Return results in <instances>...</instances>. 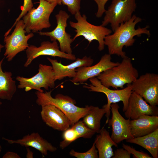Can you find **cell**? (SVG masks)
<instances>
[{"instance_id": "obj_1", "label": "cell", "mask_w": 158, "mask_h": 158, "mask_svg": "<svg viewBox=\"0 0 158 158\" xmlns=\"http://www.w3.org/2000/svg\"><path fill=\"white\" fill-rule=\"evenodd\" d=\"M142 20L141 18L133 15L129 20L120 24L113 34L105 37L104 44L107 47L109 54L116 55L123 59L126 56V53L123 51V47L133 45L135 40L134 38L135 36L140 37L142 34L150 36V34L147 26L135 29L136 24Z\"/></svg>"}, {"instance_id": "obj_2", "label": "cell", "mask_w": 158, "mask_h": 158, "mask_svg": "<svg viewBox=\"0 0 158 158\" xmlns=\"http://www.w3.org/2000/svg\"><path fill=\"white\" fill-rule=\"evenodd\" d=\"M51 92H40L36 91L35 93L37 97V104L41 106L47 104L55 106L66 115L71 126L83 118L90 109V106L86 105L84 107L77 106L75 100L67 95L59 93L53 97Z\"/></svg>"}, {"instance_id": "obj_3", "label": "cell", "mask_w": 158, "mask_h": 158, "mask_svg": "<svg viewBox=\"0 0 158 158\" xmlns=\"http://www.w3.org/2000/svg\"><path fill=\"white\" fill-rule=\"evenodd\" d=\"M138 76V72L131 60L126 56L118 65L104 71L97 78L104 86L117 90L123 88L126 84H131Z\"/></svg>"}, {"instance_id": "obj_4", "label": "cell", "mask_w": 158, "mask_h": 158, "mask_svg": "<svg viewBox=\"0 0 158 158\" xmlns=\"http://www.w3.org/2000/svg\"><path fill=\"white\" fill-rule=\"evenodd\" d=\"M77 20L76 22L70 21V26L75 29L76 34L73 38L74 41L78 37L82 36L90 44L93 40H96L99 43L98 47L99 51L104 48V38L111 34L112 30L102 26H97L92 24L87 20V17L85 14L81 15L80 11L74 15Z\"/></svg>"}, {"instance_id": "obj_5", "label": "cell", "mask_w": 158, "mask_h": 158, "mask_svg": "<svg viewBox=\"0 0 158 158\" xmlns=\"http://www.w3.org/2000/svg\"><path fill=\"white\" fill-rule=\"evenodd\" d=\"M39 4L33 7L22 17L26 33L41 31L51 26L50 16L57 4L50 3L45 0H39Z\"/></svg>"}, {"instance_id": "obj_6", "label": "cell", "mask_w": 158, "mask_h": 158, "mask_svg": "<svg viewBox=\"0 0 158 158\" xmlns=\"http://www.w3.org/2000/svg\"><path fill=\"white\" fill-rule=\"evenodd\" d=\"M89 80L91 84L84 85L83 87L88 89L90 91L103 93L107 97V103L103 107L106 111V124L107 123L109 118L111 104L122 101L123 104V112L125 111L133 92L131 84H127L126 87L120 90H112L102 85L97 77H94Z\"/></svg>"}, {"instance_id": "obj_7", "label": "cell", "mask_w": 158, "mask_h": 158, "mask_svg": "<svg viewBox=\"0 0 158 158\" xmlns=\"http://www.w3.org/2000/svg\"><path fill=\"white\" fill-rule=\"evenodd\" d=\"M136 7L135 0H112L101 25L105 26L110 24L114 32L120 24L131 18Z\"/></svg>"}, {"instance_id": "obj_8", "label": "cell", "mask_w": 158, "mask_h": 158, "mask_svg": "<svg viewBox=\"0 0 158 158\" xmlns=\"http://www.w3.org/2000/svg\"><path fill=\"white\" fill-rule=\"evenodd\" d=\"M16 80L19 82L18 88L24 89L26 92L35 90L40 92H44L42 88L47 90L54 88L56 81L52 66L41 63L35 75L30 78L17 76Z\"/></svg>"}, {"instance_id": "obj_9", "label": "cell", "mask_w": 158, "mask_h": 158, "mask_svg": "<svg viewBox=\"0 0 158 158\" xmlns=\"http://www.w3.org/2000/svg\"><path fill=\"white\" fill-rule=\"evenodd\" d=\"M11 35L4 36L5 51L4 56L8 61H11L19 53L28 47V40L33 37L32 32L25 35L24 24L23 20H18Z\"/></svg>"}, {"instance_id": "obj_10", "label": "cell", "mask_w": 158, "mask_h": 158, "mask_svg": "<svg viewBox=\"0 0 158 158\" xmlns=\"http://www.w3.org/2000/svg\"><path fill=\"white\" fill-rule=\"evenodd\" d=\"M132 90L150 104H158V75L147 73L138 77L131 84Z\"/></svg>"}, {"instance_id": "obj_11", "label": "cell", "mask_w": 158, "mask_h": 158, "mask_svg": "<svg viewBox=\"0 0 158 158\" xmlns=\"http://www.w3.org/2000/svg\"><path fill=\"white\" fill-rule=\"evenodd\" d=\"M55 16L57 22L56 28L50 32L40 31L38 33L41 35L49 37L51 41H58L61 51L68 54H72L71 44L73 41L71 35L66 30L67 26V21L70 15L66 11L60 10Z\"/></svg>"}, {"instance_id": "obj_12", "label": "cell", "mask_w": 158, "mask_h": 158, "mask_svg": "<svg viewBox=\"0 0 158 158\" xmlns=\"http://www.w3.org/2000/svg\"><path fill=\"white\" fill-rule=\"evenodd\" d=\"M25 50L27 59L24 65L25 67H28L34 60L42 56L58 57L71 61H75L76 59L75 55L61 51L57 41H53L52 42L48 41L42 42L39 47L30 45Z\"/></svg>"}, {"instance_id": "obj_13", "label": "cell", "mask_w": 158, "mask_h": 158, "mask_svg": "<svg viewBox=\"0 0 158 158\" xmlns=\"http://www.w3.org/2000/svg\"><path fill=\"white\" fill-rule=\"evenodd\" d=\"M112 117L109 119L108 123L112 127L111 137L116 144H118L124 140L134 138L131 134L130 127V119L124 118L120 113L119 107L117 103L111 105Z\"/></svg>"}, {"instance_id": "obj_14", "label": "cell", "mask_w": 158, "mask_h": 158, "mask_svg": "<svg viewBox=\"0 0 158 158\" xmlns=\"http://www.w3.org/2000/svg\"><path fill=\"white\" fill-rule=\"evenodd\" d=\"M111 55L105 54L98 62L92 66H82L76 68L75 75L71 80L74 84L83 83L90 78L97 77L104 71L118 65L119 62L111 61Z\"/></svg>"}, {"instance_id": "obj_15", "label": "cell", "mask_w": 158, "mask_h": 158, "mask_svg": "<svg viewBox=\"0 0 158 158\" xmlns=\"http://www.w3.org/2000/svg\"><path fill=\"white\" fill-rule=\"evenodd\" d=\"M124 112L127 118L135 120L144 115L158 116V108L157 106L149 104L141 96L133 91Z\"/></svg>"}, {"instance_id": "obj_16", "label": "cell", "mask_w": 158, "mask_h": 158, "mask_svg": "<svg viewBox=\"0 0 158 158\" xmlns=\"http://www.w3.org/2000/svg\"><path fill=\"white\" fill-rule=\"evenodd\" d=\"M41 107V116L47 125L61 131H64L69 128L71 124L69 119L58 108L50 104Z\"/></svg>"}, {"instance_id": "obj_17", "label": "cell", "mask_w": 158, "mask_h": 158, "mask_svg": "<svg viewBox=\"0 0 158 158\" xmlns=\"http://www.w3.org/2000/svg\"><path fill=\"white\" fill-rule=\"evenodd\" d=\"M47 59L52 65L56 80H60L66 77L73 78L76 75V68L82 66H90L94 62L93 59L90 57L86 56L82 59H76L74 62L67 65L62 64L61 61L59 62L56 59L49 57Z\"/></svg>"}, {"instance_id": "obj_18", "label": "cell", "mask_w": 158, "mask_h": 158, "mask_svg": "<svg viewBox=\"0 0 158 158\" xmlns=\"http://www.w3.org/2000/svg\"><path fill=\"white\" fill-rule=\"evenodd\" d=\"M3 139L10 144H19L26 147H31L39 151L44 156H47L48 152H53L57 148L42 138L37 133H33L24 136L22 138L12 140L5 138Z\"/></svg>"}, {"instance_id": "obj_19", "label": "cell", "mask_w": 158, "mask_h": 158, "mask_svg": "<svg viewBox=\"0 0 158 158\" xmlns=\"http://www.w3.org/2000/svg\"><path fill=\"white\" fill-rule=\"evenodd\" d=\"M130 132L134 138L144 136L158 128V116L142 115L130 121Z\"/></svg>"}, {"instance_id": "obj_20", "label": "cell", "mask_w": 158, "mask_h": 158, "mask_svg": "<svg viewBox=\"0 0 158 158\" xmlns=\"http://www.w3.org/2000/svg\"><path fill=\"white\" fill-rule=\"evenodd\" d=\"M95 141L99 158H110L114 155L112 147H118L112 139L109 132L105 128L100 129Z\"/></svg>"}, {"instance_id": "obj_21", "label": "cell", "mask_w": 158, "mask_h": 158, "mask_svg": "<svg viewBox=\"0 0 158 158\" xmlns=\"http://www.w3.org/2000/svg\"><path fill=\"white\" fill-rule=\"evenodd\" d=\"M4 59L0 61V99L11 100L16 91V82L13 79L11 72L3 71Z\"/></svg>"}, {"instance_id": "obj_22", "label": "cell", "mask_w": 158, "mask_h": 158, "mask_svg": "<svg viewBox=\"0 0 158 158\" xmlns=\"http://www.w3.org/2000/svg\"><path fill=\"white\" fill-rule=\"evenodd\" d=\"M126 141L144 148L151 154L153 158L158 157V128L151 133L128 139Z\"/></svg>"}, {"instance_id": "obj_23", "label": "cell", "mask_w": 158, "mask_h": 158, "mask_svg": "<svg viewBox=\"0 0 158 158\" xmlns=\"http://www.w3.org/2000/svg\"><path fill=\"white\" fill-rule=\"evenodd\" d=\"M106 113V111L103 107L100 108L90 105V109L83 118L82 121L90 129L99 133L100 130L101 119Z\"/></svg>"}, {"instance_id": "obj_24", "label": "cell", "mask_w": 158, "mask_h": 158, "mask_svg": "<svg viewBox=\"0 0 158 158\" xmlns=\"http://www.w3.org/2000/svg\"><path fill=\"white\" fill-rule=\"evenodd\" d=\"M71 127L76 133L78 138H90L96 133L87 127L82 121H78Z\"/></svg>"}, {"instance_id": "obj_25", "label": "cell", "mask_w": 158, "mask_h": 158, "mask_svg": "<svg viewBox=\"0 0 158 158\" xmlns=\"http://www.w3.org/2000/svg\"><path fill=\"white\" fill-rule=\"evenodd\" d=\"M63 138V140L60 142L59 144V147L62 149L78 138L76 133L72 127L69 128L64 131Z\"/></svg>"}, {"instance_id": "obj_26", "label": "cell", "mask_w": 158, "mask_h": 158, "mask_svg": "<svg viewBox=\"0 0 158 158\" xmlns=\"http://www.w3.org/2000/svg\"><path fill=\"white\" fill-rule=\"evenodd\" d=\"M70 155L77 158H99L98 152L96 149L95 142L88 150L84 152H79L71 150L69 152Z\"/></svg>"}, {"instance_id": "obj_27", "label": "cell", "mask_w": 158, "mask_h": 158, "mask_svg": "<svg viewBox=\"0 0 158 158\" xmlns=\"http://www.w3.org/2000/svg\"><path fill=\"white\" fill-rule=\"evenodd\" d=\"M62 4L67 6L68 10L71 14L74 15L80 11L81 0H61Z\"/></svg>"}, {"instance_id": "obj_28", "label": "cell", "mask_w": 158, "mask_h": 158, "mask_svg": "<svg viewBox=\"0 0 158 158\" xmlns=\"http://www.w3.org/2000/svg\"><path fill=\"white\" fill-rule=\"evenodd\" d=\"M33 4L32 0H24L23 5L21 8V12L16 19L13 26L10 29V30H12L13 28L15 26L16 23L21 19V18L30 10L33 8Z\"/></svg>"}, {"instance_id": "obj_29", "label": "cell", "mask_w": 158, "mask_h": 158, "mask_svg": "<svg viewBox=\"0 0 158 158\" xmlns=\"http://www.w3.org/2000/svg\"><path fill=\"white\" fill-rule=\"evenodd\" d=\"M122 147L131 154H132L133 157L136 158H152V157L150 156L148 154L143 152L138 151L133 148L126 144H123Z\"/></svg>"}, {"instance_id": "obj_30", "label": "cell", "mask_w": 158, "mask_h": 158, "mask_svg": "<svg viewBox=\"0 0 158 158\" xmlns=\"http://www.w3.org/2000/svg\"><path fill=\"white\" fill-rule=\"evenodd\" d=\"M94 1L97 5L98 9L96 14V16L98 18H101L106 10L105 6L109 0H93Z\"/></svg>"}, {"instance_id": "obj_31", "label": "cell", "mask_w": 158, "mask_h": 158, "mask_svg": "<svg viewBox=\"0 0 158 158\" xmlns=\"http://www.w3.org/2000/svg\"><path fill=\"white\" fill-rule=\"evenodd\" d=\"M131 154L124 148L117 149L114 152L112 158H130Z\"/></svg>"}, {"instance_id": "obj_32", "label": "cell", "mask_w": 158, "mask_h": 158, "mask_svg": "<svg viewBox=\"0 0 158 158\" xmlns=\"http://www.w3.org/2000/svg\"><path fill=\"white\" fill-rule=\"evenodd\" d=\"M3 158H20L17 153L12 152H7L3 157Z\"/></svg>"}, {"instance_id": "obj_33", "label": "cell", "mask_w": 158, "mask_h": 158, "mask_svg": "<svg viewBox=\"0 0 158 158\" xmlns=\"http://www.w3.org/2000/svg\"><path fill=\"white\" fill-rule=\"evenodd\" d=\"M48 2L50 3H56L57 5H61V0H45Z\"/></svg>"}, {"instance_id": "obj_34", "label": "cell", "mask_w": 158, "mask_h": 158, "mask_svg": "<svg viewBox=\"0 0 158 158\" xmlns=\"http://www.w3.org/2000/svg\"><path fill=\"white\" fill-rule=\"evenodd\" d=\"M27 151L26 157L33 158V153L30 150L28 147H27Z\"/></svg>"}, {"instance_id": "obj_35", "label": "cell", "mask_w": 158, "mask_h": 158, "mask_svg": "<svg viewBox=\"0 0 158 158\" xmlns=\"http://www.w3.org/2000/svg\"><path fill=\"white\" fill-rule=\"evenodd\" d=\"M4 46L0 44V53L1 51V49L4 47Z\"/></svg>"}, {"instance_id": "obj_36", "label": "cell", "mask_w": 158, "mask_h": 158, "mask_svg": "<svg viewBox=\"0 0 158 158\" xmlns=\"http://www.w3.org/2000/svg\"><path fill=\"white\" fill-rule=\"evenodd\" d=\"M1 103L0 102V105L1 104Z\"/></svg>"}]
</instances>
